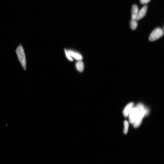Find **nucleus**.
I'll list each match as a JSON object with an SVG mask.
<instances>
[{"label":"nucleus","mask_w":164,"mask_h":164,"mask_svg":"<svg viewBox=\"0 0 164 164\" xmlns=\"http://www.w3.org/2000/svg\"><path fill=\"white\" fill-rule=\"evenodd\" d=\"M134 106V103L133 102H130L126 106L123 112V115L125 117H127L129 115L130 113L133 108Z\"/></svg>","instance_id":"7"},{"label":"nucleus","mask_w":164,"mask_h":164,"mask_svg":"<svg viewBox=\"0 0 164 164\" xmlns=\"http://www.w3.org/2000/svg\"><path fill=\"white\" fill-rule=\"evenodd\" d=\"M15 52L19 62L24 70H26L27 69L26 58L24 48L21 44L18 46Z\"/></svg>","instance_id":"2"},{"label":"nucleus","mask_w":164,"mask_h":164,"mask_svg":"<svg viewBox=\"0 0 164 164\" xmlns=\"http://www.w3.org/2000/svg\"><path fill=\"white\" fill-rule=\"evenodd\" d=\"M65 52L67 58L70 61H73V59L71 57V56L68 52V50L65 49Z\"/></svg>","instance_id":"12"},{"label":"nucleus","mask_w":164,"mask_h":164,"mask_svg":"<svg viewBox=\"0 0 164 164\" xmlns=\"http://www.w3.org/2000/svg\"><path fill=\"white\" fill-rule=\"evenodd\" d=\"M137 20L136 19H132L130 22V26L133 30H135L137 26Z\"/></svg>","instance_id":"10"},{"label":"nucleus","mask_w":164,"mask_h":164,"mask_svg":"<svg viewBox=\"0 0 164 164\" xmlns=\"http://www.w3.org/2000/svg\"><path fill=\"white\" fill-rule=\"evenodd\" d=\"M139 10L136 5H133L132 8V19H136Z\"/></svg>","instance_id":"8"},{"label":"nucleus","mask_w":164,"mask_h":164,"mask_svg":"<svg viewBox=\"0 0 164 164\" xmlns=\"http://www.w3.org/2000/svg\"><path fill=\"white\" fill-rule=\"evenodd\" d=\"M124 134H127L129 124V122L125 120L124 122Z\"/></svg>","instance_id":"11"},{"label":"nucleus","mask_w":164,"mask_h":164,"mask_svg":"<svg viewBox=\"0 0 164 164\" xmlns=\"http://www.w3.org/2000/svg\"><path fill=\"white\" fill-rule=\"evenodd\" d=\"M68 52L71 57L77 60H82L83 59V56L79 53L74 50H69Z\"/></svg>","instance_id":"5"},{"label":"nucleus","mask_w":164,"mask_h":164,"mask_svg":"<svg viewBox=\"0 0 164 164\" xmlns=\"http://www.w3.org/2000/svg\"><path fill=\"white\" fill-rule=\"evenodd\" d=\"M163 32L161 28H157L154 30L151 34L149 40L150 41H154L160 38L163 34Z\"/></svg>","instance_id":"3"},{"label":"nucleus","mask_w":164,"mask_h":164,"mask_svg":"<svg viewBox=\"0 0 164 164\" xmlns=\"http://www.w3.org/2000/svg\"><path fill=\"white\" fill-rule=\"evenodd\" d=\"M76 68L79 72L81 73L84 69V64L82 60H78L75 63Z\"/></svg>","instance_id":"9"},{"label":"nucleus","mask_w":164,"mask_h":164,"mask_svg":"<svg viewBox=\"0 0 164 164\" xmlns=\"http://www.w3.org/2000/svg\"><path fill=\"white\" fill-rule=\"evenodd\" d=\"M139 109L136 106L133 108L129 114V122L131 124H134L135 122L139 112Z\"/></svg>","instance_id":"4"},{"label":"nucleus","mask_w":164,"mask_h":164,"mask_svg":"<svg viewBox=\"0 0 164 164\" xmlns=\"http://www.w3.org/2000/svg\"><path fill=\"white\" fill-rule=\"evenodd\" d=\"M151 0H140V2L142 4H146L149 3Z\"/></svg>","instance_id":"13"},{"label":"nucleus","mask_w":164,"mask_h":164,"mask_svg":"<svg viewBox=\"0 0 164 164\" xmlns=\"http://www.w3.org/2000/svg\"><path fill=\"white\" fill-rule=\"evenodd\" d=\"M136 106L139 109V111L137 118L133 124L134 127L136 128L140 126L143 118L149 114L150 112L149 109L142 104H138Z\"/></svg>","instance_id":"1"},{"label":"nucleus","mask_w":164,"mask_h":164,"mask_svg":"<svg viewBox=\"0 0 164 164\" xmlns=\"http://www.w3.org/2000/svg\"><path fill=\"white\" fill-rule=\"evenodd\" d=\"M163 29L164 30V27H163Z\"/></svg>","instance_id":"14"},{"label":"nucleus","mask_w":164,"mask_h":164,"mask_svg":"<svg viewBox=\"0 0 164 164\" xmlns=\"http://www.w3.org/2000/svg\"><path fill=\"white\" fill-rule=\"evenodd\" d=\"M148 7L146 5L143 6L139 11L136 19L137 20H139L145 16L147 11Z\"/></svg>","instance_id":"6"}]
</instances>
